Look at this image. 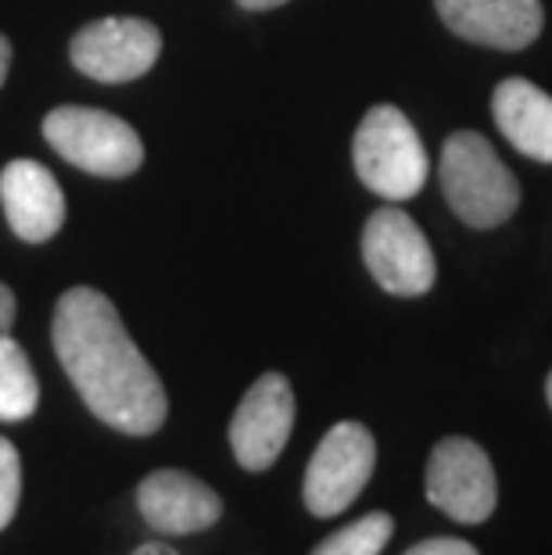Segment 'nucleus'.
<instances>
[{
  "label": "nucleus",
  "instance_id": "nucleus-19",
  "mask_svg": "<svg viewBox=\"0 0 552 555\" xmlns=\"http://www.w3.org/2000/svg\"><path fill=\"white\" fill-rule=\"evenodd\" d=\"M133 555H180L172 545H166V541H147V545L133 548Z\"/></svg>",
  "mask_w": 552,
  "mask_h": 555
},
{
  "label": "nucleus",
  "instance_id": "nucleus-12",
  "mask_svg": "<svg viewBox=\"0 0 552 555\" xmlns=\"http://www.w3.org/2000/svg\"><path fill=\"white\" fill-rule=\"evenodd\" d=\"M0 205L8 227L26 244L51 241L65 222V194L54 172L29 158H15L0 172Z\"/></svg>",
  "mask_w": 552,
  "mask_h": 555
},
{
  "label": "nucleus",
  "instance_id": "nucleus-6",
  "mask_svg": "<svg viewBox=\"0 0 552 555\" xmlns=\"http://www.w3.org/2000/svg\"><path fill=\"white\" fill-rule=\"evenodd\" d=\"M362 262L370 276L395 298H420L438 280V262L416 227L402 208H377L362 230Z\"/></svg>",
  "mask_w": 552,
  "mask_h": 555
},
{
  "label": "nucleus",
  "instance_id": "nucleus-14",
  "mask_svg": "<svg viewBox=\"0 0 552 555\" xmlns=\"http://www.w3.org/2000/svg\"><path fill=\"white\" fill-rule=\"evenodd\" d=\"M40 405V384L18 340L0 337V423L29 420Z\"/></svg>",
  "mask_w": 552,
  "mask_h": 555
},
{
  "label": "nucleus",
  "instance_id": "nucleus-7",
  "mask_svg": "<svg viewBox=\"0 0 552 555\" xmlns=\"http://www.w3.org/2000/svg\"><path fill=\"white\" fill-rule=\"evenodd\" d=\"M427 502L455 524H485L499 505V477L470 437H445L427 459Z\"/></svg>",
  "mask_w": 552,
  "mask_h": 555
},
{
  "label": "nucleus",
  "instance_id": "nucleus-8",
  "mask_svg": "<svg viewBox=\"0 0 552 555\" xmlns=\"http://www.w3.org/2000/svg\"><path fill=\"white\" fill-rule=\"evenodd\" d=\"M295 387L284 373H262L230 420V448L241 469L266 474L295 430Z\"/></svg>",
  "mask_w": 552,
  "mask_h": 555
},
{
  "label": "nucleus",
  "instance_id": "nucleus-20",
  "mask_svg": "<svg viewBox=\"0 0 552 555\" xmlns=\"http://www.w3.org/2000/svg\"><path fill=\"white\" fill-rule=\"evenodd\" d=\"M8 68H11V43L8 37H0V87H4V79H8Z\"/></svg>",
  "mask_w": 552,
  "mask_h": 555
},
{
  "label": "nucleus",
  "instance_id": "nucleus-2",
  "mask_svg": "<svg viewBox=\"0 0 552 555\" xmlns=\"http://www.w3.org/2000/svg\"><path fill=\"white\" fill-rule=\"evenodd\" d=\"M438 180L449 208L474 230L502 227L521 205V183L510 172V165L499 158L491 140L474 129L445 140Z\"/></svg>",
  "mask_w": 552,
  "mask_h": 555
},
{
  "label": "nucleus",
  "instance_id": "nucleus-9",
  "mask_svg": "<svg viewBox=\"0 0 552 555\" xmlns=\"http://www.w3.org/2000/svg\"><path fill=\"white\" fill-rule=\"evenodd\" d=\"M68 54L87 79L129 82L158 62L162 33L147 18H98L76 33Z\"/></svg>",
  "mask_w": 552,
  "mask_h": 555
},
{
  "label": "nucleus",
  "instance_id": "nucleus-4",
  "mask_svg": "<svg viewBox=\"0 0 552 555\" xmlns=\"http://www.w3.org/2000/svg\"><path fill=\"white\" fill-rule=\"evenodd\" d=\"M43 137L65 162L90 176L123 180L144 165V144L137 129L101 108H79V104L54 108L43 119Z\"/></svg>",
  "mask_w": 552,
  "mask_h": 555
},
{
  "label": "nucleus",
  "instance_id": "nucleus-22",
  "mask_svg": "<svg viewBox=\"0 0 552 555\" xmlns=\"http://www.w3.org/2000/svg\"><path fill=\"white\" fill-rule=\"evenodd\" d=\"M545 398H549V409H552V373H549V380H545Z\"/></svg>",
  "mask_w": 552,
  "mask_h": 555
},
{
  "label": "nucleus",
  "instance_id": "nucleus-11",
  "mask_svg": "<svg viewBox=\"0 0 552 555\" xmlns=\"http://www.w3.org/2000/svg\"><path fill=\"white\" fill-rule=\"evenodd\" d=\"M455 37L496 51H524L545 26L542 0H434Z\"/></svg>",
  "mask_w": 552,
  "mask_h": 555
},
{
  "label": "nucleus",
  "instance_id": "nucleus-10",
  "mask_svg": "<svg viewBox=\"0 0 552 555\" xmlns=\"http://www.w3.org/2000/svg\"><path fill=\"white\" fill-rule=\"evenodd\" d=\"M137 509L162 538L213 530L222 519V499L187 469H155L137 483Z\"/></svg>",
  "mask_w": 552,
  "mask_h": 555
},
{
  "label": "nucleus",
  "instance_id": "nucleus-5",
  "mask_svg": "<svg viewBox=\"0 0 552 555\" xmlns=\"http://www.w3.org/2000/svg\"><path fill=\"white\" fill-rule=\"evenodd\" d=\"M377 469V441L356 420L334 423L305 466L301 499L316 519H334L367 491Z\"/></svg>",
  "mask_w": 552,
  "mask_h": 555
},
{
  "label": "nucleus",
  "instance_id": "nucleus-17",
  "mask_svg": "<svg viewBox=\"0 0 552 555\" xmlns=\"http://www.w3.org/2000/svg\"><path fill=\"white\" fill-rule=\"evenodd\" d=\"M402 555H480V552L463 538H427V541H416V545L406 548Z\"/></svg>",
  "mask_w": 552,
  "mask_h": 555
},
{
  "label": "nucleus",
  "instance_id": "nucleus-21",
  "mask_svg": "<svg viewBox=\"0 0 552 555\" xmlns=\"http://www.w3.org/2000/svg\"><path fill=\"white\" fill-rule=\"evenodd\" d=\"M244 11H269V8H280L287 4V0H238Z\"/></svg>",
  "mask_w": 552,
  "mask_h": 555
},
{
  "label": "nucleus",
  "instance_id": "nucleus-18",
  "mask_svg": "<svg viewBox=\"0 0 552 555\" xmlns=\"http://www.w3.org/2000/svg\"><path fill=\"white\" fill-rule=\"evenodd\" d=\"M11 326H15V294L0 283V337H8Z\"/></svg>",
  "mask_w": 552,
  "mask_h": 555
},
{
  "label": "nucleus",
  "instance_id": "nucleus-3",
  "mask_svg": "<svg viewBox=\"0 0 552 555\" xmlns=\"http://www.w3.org/2000/svg\"><path fill=\"white\" fill-rule=\"evenodd\" d=\"M351 158H356L359 180L387 201L416 197L431 172L424 140L395 104H377L362 115L351 140Z\"/></svg>",
  "mask_w": 552,
  "mask_h": 555
},
{
  "label": "nucleus",
  "instance_id": "nucleus-13",
  "mask_svg": "<svg viewBox=\"0 0 552 555\" xmlns=\"http://www.w3.org/2000/svg\"><path fill=\"white\" fill-rule=\"evenodd\" d=\"M491 115L502 137L531 162L552 165V98L531 79H502L491 93Z\"/></svg>",
  "mask_w": 552,
  "mask_h": 555
},
{
  "label": "nucleus",
  "instance_id": "nucleus-16",
  "mask_svg": "<svg viewBox=\"0 0 552 555\" xmlns=\"http://www.w3.org/2000/svg\"><path fill=\"white\" fill-rule=\"evenodd\" d=\"M22 502V459L18 448L0 437V530L11 527Z\"/></svg>",
  "mask_w": 552,
  "mask_h": 555
},
{
  "label": "nucleus",
  "instance_id": "nucleus-1",
  "mask_svg": "<svg viewBox=\"0 0 552 555\" xmlns=\"http://www.w3.org/2000/svg\"><path fill=\"white\" fill-rule=\"evenodd\" d=\"M51 340L68 380L104 427L129 437L162 430L169 416L166 387L101 291H65L54 305Z\"/></svg>",
  "mask_w": 552,
  "mask_h": 555
},
{
  "label": "nucleus",
  "instance_id": "nucleus-15",
  "mask_svg": "<svg viewBox=\"0 0 552 555\" xmlns=\"http://www.w3.org/2000/svg\"><path fill=\"white\" fill-rule=\"evenodd\" d=\"M391 534H395L391 513H367V516L351 519L348 527L326 534L309 555H381L387 548V541H391Z\"/></svg>",
  "mask_w": 552,
  "mask_h": 555
}]
</instances>
